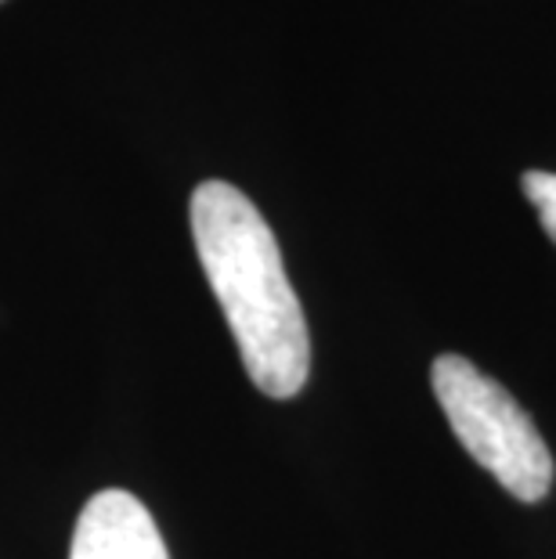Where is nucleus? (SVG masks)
<instances>
[{
  "instance_id": "nucleus-1",
  "label": "nucleus",
  "mask_w": 556,
  "mask_h": 559,
  "mask_svg": "<svg viewBox=\"0 0 556 559\" xmlns=\"http://www.w3.org/2000/svg\"><path fill=\"white\" fill-rule=\"evenodd\" d=\"M192 239L239 347L250 383L268 397H297L311 372V336L275 231L228 181L192 192Z\"/></svg>"
},
{
  "instance_id": "nucleus-2",
  "label": "nucleus",
  "mask_w": 556,
  "mask_h": 559,
  "mask_svg": "<svg viewBox=\"0 0 556 559\" xmlns=\"http://www.w3.org/2000/svg\"><path fill=\"white\" fill-rule=\"evenodd\" d=\"M430 383L459 444L517 502H542L553 487L556 466L539 426L531 423V415L520 408L510 390L459 354L434 358Z\"/></svg>"
},
{
  "instance_id": "nucleus-3",
  "label": "nucleus",
  "mask_w": 556,
  "mask_h": 559,
  "mask_svg": "<svg viewBox=\"0 0 556 559\" xmlns=\"http://www.w3.org/2000/svg\"><path fill=\"white\" fill-rule=\"evenodd\" d=\"M69 559H170L156 520L130 491L109 487L84 506Z\"/></svg>"
},
{
  "instance_id": "nucleus-4",
  "label": "nucleus",
  "mask_w": 556,
  "mask_h": 559,
  "mask_svg": "<svg viewBox=\"0 0 556 559\" xmlns=\"http://www.w3.org/2000/svg\"><path fill=\"white\" fill-rule=\"evenodd\" d=\"M520 188H524V195L539 206L542 228H546V235L556 242V174L528 170L520 177Z\"/></svg>"
}]
</instances>
